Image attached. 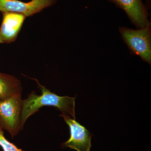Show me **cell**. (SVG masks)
<instances>
[{
    "label": "cell",
    "mask_w": 151,
    "mask_h": 151,
    "mask_svg": "<svg viewBox=\"0 0 151 151\" xmlns=\"http://www.w3.org/2000/svg\"><path fill=\"white\" fill-rule=\"evenodd\" d=\"M61 116L69 127L70 137L68 140L63 143L62 148H69L77 151H90L92 147L91 138L92 134L82 126L75 119H71L69 116L62 114Z\"/></svg>",
    "instance_id": "cell-4"
},
{
    "label": "cell",
    "mask_w": 151,
    "mask_h": 151,
    "mask_svg": "<svg viewBox=\"0 0 151 151\" xmlns=\"http://www.w3.org/2000/svg\"><path fill=\"white\" fill-rule=\"evenodd\" d=\"M124 39L132 51L150 63L151 32L150 23L142 29L135 30L122 28L120 30Z\"/></svg>",
    "instance_id": "cell-3"
},
{
    "label": "cell",
    "mask_w": 151,
    "mask_h": 151,
    "mask_svg": "<svg viewBox=\"0 0 151 151\" xmlns=\"http://www.w3.org/2000/svg\"><path fill=\"white\" fill-rule=\"evenodd\" d=\"M125 11L133 22L143 28L148 22L147 7L142 0H107Z\"/></svg>",
    "instance_id": "cell-7"
},
{
    "label": "cell",
    "mask_w": 151,
    "mask_h": 151,
    "mask_svg": "<svg viewBox=\"0 0 151 151\" xmlns=\"http://www.w3.org/2000/svg\"><path fill=\"white\" fill-rule=\"evenodd\" d=\"M28 78L35 80L41 94L38 95L35 91H32L27 98L23 100L21 116V131L23 129L25 124L30 116L39 111V109L43 106L54 107L61 111L62 114L75 119V97L58 96L41 84L36 78Z\"/></svg>",
    "instance_id": "cell-1"
},
{
    "label": "cell",
    "mask_w": 151,
    "mask_h": 151,
    "mask_svg": "<svg viewBox=\"0 0 151 151\" xmlns=\"http://www.w3.org/2000/svg\"><path fill=\"white\" fill-rule=\"evenodd\" d=\"M22 104V92L0 100V127L8 132L12 139L21 131Z\"/></svg>",
    "instance_id": "cell-2"
},
{
    "label": "cell",
    "mask_w": 151,
    "mask_h": 151,
    "mask_svg": "<svg viewBox=\"0 0 151 151\" xmlns=\"http://www.w3.org/2000/svg\"><path fill=\"white\" fill-rule=\"evenodd\" d=\"M0 147L4 151H25L18 148L8 140L4 135V130L0 127Z\"/></svg>",
    "instance_id": "cell-9"
},
{
    "label": "cell",
    "mask_w": 151,
    "mask_h": 151,
    "mask_svg": "<svg viewBox=\"0 0 151 151\" xmlns=\"http://www.w3.org/2000/svg\"><path fill=\"white\" fill-rule=\"evenodd\" d=\"M58 0H32L24 2L19 0H0V12L22 14L25 16H32L44 9L51 6Z\"/></svg>",
    "instance_id": "cell-5"
},
{
    "label": "cell",
    "mask_w": 151,
    "mask_h": 151,
    "mask_svg": "<svg viewBox=\"0 0 151 151\" xmlns=\"http://www.w3.org/2000/svg\"><path fill=\"white\" fill-rule=\"evenodd\" d=\"M2 13L3 20L0 26V43H11L17 39L27 17L17 13L5 12Z\"/></svg>",
    "instance_id": "cell-6"
},
{
    "label": "cell",
    "mask_w": 151,
    "mask_h": 151,
    "mask_svg": "<svg viewBox=\"0 0 151 151\" xmlns=\"http://www.w3.org/2000/svg\"><path fill=\"white\" fill-rule=\"evenodd\" d=\"M22 91V86L19 79L13 76L0 72V100Z\"/></svg>",
    "instance_id": "cell-8"
},
{
    "label": "cell",
    "mask_w": 151,
    "mask_h": 151,
    "mask_svg": "<svg viewBox=\"0 0 151 151\" xmlns=\"http://www.w3.org/2000/svg\"><path fill=\"white\" fill-rule=\"evenodd\" d=\"M146 1L149 4H150V3L151 0H146Z\"/></svg>",
    "instance_id": "cell-10"
}]
</instances>
